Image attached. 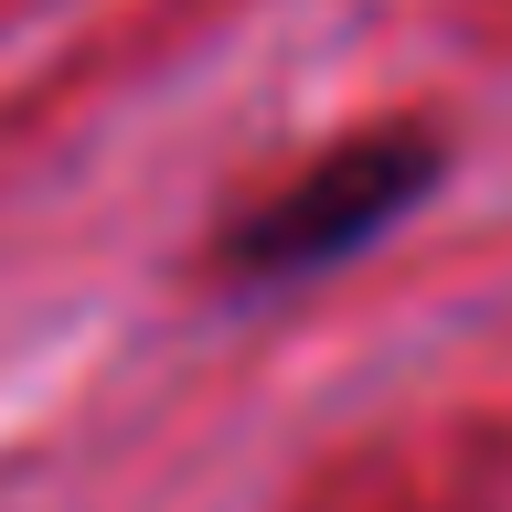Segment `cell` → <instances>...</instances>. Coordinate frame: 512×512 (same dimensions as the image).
Segmentation results:
<instances>
[{
  "mask_svg": "<svg viewBox=\"0 0 512 512\" xmlns=\"http://www.w3.org/2000/svg\"><path fill=\"white\" fill-rule=\"evenodd\" d=\"M448 192V128L438 118H374L320 139L310 160H288L267 192H246L235 214L192 246V278L224 299H278V288L342 278L352 256H374L395 224H416Z\"/></svg>",
  "mask_w": 512,
  "mask_h": 512,
  "instance_id": "obj_1",
  "label": "cell"
}]
</instances>
